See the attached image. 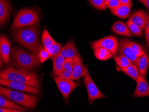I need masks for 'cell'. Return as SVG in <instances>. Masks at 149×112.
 I'll use <instances>...</instances> for the list:
<instances>
[{"label":"cell","instance_id":"6da1fadb","mask_svg":"<svg viewBox=\"0 0 149 112\" xmlns=\"http://www.w3.org/2000/svg\"><path fill=\"white\" fill-rule=\"evenodd\" d=\"M13 37L20 46L38 56L42 46L40 39V30L38 24L16 28L12 32Z\"/></svg>","mask_w":149,"mask_h":112},{"label":"cell","instance_id":"7a4b0ae2","mask_svg":"<svg viewBox=\"0 0 149 112\" xmlns=\"http://www.w3.org/2000/svg\"><path fill=\"white\" fill-rule=\"evenodd\" d=\"M11 64L12 66L26 72L33 71L40 66L38 56L30 53L17 46L11 48Z\"/></svg>","mask_w":149,"mask_h":112},{"label":"cell","instance_id":"3957f363","mask_svg":"<svg viewBox=\"0 0 149 112\" xmlns=\"http://www.w3.org/2000/svg\"><path fill=\"white\" fill-rule=\"evenodd\" d=\"M0 78L12 81L33 85L41 88L39 77L34 72L9 67L1 72Z\"/></svg>","mask_w":149,"mask_h":112},{"label":"cell","instance_id":"277c9868","mask_svg":"<svg viewBox=\"0 0 149 112\" xmlns=\"http://www.w3.org/2000/svg\"><path fill=\"white\" fill-rule=\"evenodd\" d=\"M0 95L28 109L35 108L38 102V99L36 96L26 94L17 90L8 89L2 86L0 87Z\"/></svg>","mask_w":149,"mask_h":112},{"label":"cell","instance_id":"5b68a950","mask_svg":"<svg viewBox=\"0 0 149 112\" xmlns=\"http://www.w3.org/2000/svg\"><path fill=\"white\" fill-rule=\"evenodd\" d=\"M39 15L33 9H24L19 11L15 17L11 29L27 27L38 24Z\"/></svg>","mask_w":149,"mask_h":112},{"label":"cell","instance_id":"8992f818","mask_svg":"<svg viewBox=\"0 0 149 112\" xmlns=\"http://www.w3.org/2000/svg\"><path fill=\"white\" fill-rule=\"evenodd\" d=\"M53 78L65 101L68 100L72 92L79 86L78 82L74 81L71 79L57 76H54Z\"/></svg>","mask_w":149,"mask_h":112},{"label":"cell","instance_id":"52a82bcc","mask_svg":"<svg viewBox=\"0 0 149 112\" xmlns=\"http://www.w3.org/2000/svg\"><path fill=\"white\" fill-rule=\"evenodd\" d=\"M84 83L88 92V101L90 104H92L94 101L99 99L106 97L94 82L87 67H86V74L84 77Z\"/></svg>","mask_w":149,"mask_h":112},{"label":"cell","instance_id":"ba28073f","mask_svg":"<svg viewBox=\"0 0 149 112\" xmlns=\"http://www.w3.org/2000/svg\"><path fill=\"white\" fill-rule=\"evenodd\" d=\"M91 48L93 50L96 47H102L110 51L113 56H117L118 51L119 42L117 38L113 36L106 37L90 43Z\"/></svg>","mask_w":149,"mask_h":112},{"label":"cell","instance_id":"9c48e42d","mask_svg":"<svg viewBox=\"0 0 149 112\" xmlns=\"http://www.w3.org/2000/svg\"><path fill=\"white\" fill-rule=\"evenodd\" d=\"M0 84L3 86L10 88L13 90H17L21 92H25L32 93L35 95L40 94L41 88L37 87L35 86L12 81L4 79L1 78Z\"/></svg>","mask_w":149,"mask_h":112},{"label":"cell","instance_id":"30bf717a","mask_svg":"<svg viewBox=\"0 0 149 112\" xmlns=\"http://www.w3.org/2000/svg\"><path fill=\"white\" fill-rule=\"evenodd\" d=\"M131 41L127 38L120 39L119 45L118 53L119 55H123L129 58L133 64L138 67L140 57L137 56L134 53L131 46Z\"/></svg>","mask_w":149,"mask_h":112},{"label":"cell","instance_id":"8fae6325","mask_svg":"<svg viewBox=\"0 0 149 112\" xmlns=\"http://www.w3.org/2000/svg\"><path fill=\"white\" fill-rule=\"evenodd\" d=\"M74 64L71 76V79L74 81H78L84 77L86 74V67L84 64L82 59L79 53L74 56Z\"/></svg>","mask_w":149,"mask_h":112},{"label":"cell","instance_id":"7c38bea8","mask_svg":"<svg viewBox=\"0 0 149 112\" xmlns=\"http://www.w3.org/2000/svg\"><path fill=\"white\" fill-rule=\"evenodd\" d=\"M11 52V44L9 39L4 35H1L0 37V54L1 58L5 63H8L10 62Z\"/></svg>","mask_w":149,"mask_h":112},{"label":"cell","instance_id":"4fadbf2b","mask_svg":"<svg viewBox=\"0 0 149 112\" xmlns=\"http://www.w3.org/2000/svg\"><path fill=\"white\" fill-rule=\"evenodd\" d=\"M137 82V86L134 93L135 97H149V85L146 78L140 76Z\"/></svg>","mask_w":149,"mask_h":112},{"label":"cell","instance_id":"5bb4252c","mask_svg":"<svg viewBox=\"0 0 149 112\" xmlns=\"http://www.w3.org/2000/svg\"><path fill=\"white\" fill-rule=\"evenodd\" d=\"M147 20L146 12L143 10H138L131 15L129 21L137 25L143 30L145 28Z\"/></svg>","mask_w":149,"mask_h":112},{"label":"cell","instance_id":"9a60e30c","mask_svg":"<svg viewBox=\"0 0 149 112\" xmlns=\"http://www.w3.org/2000/svg\"><path fill=\"white\" fill-rule=\"evenodd\" d=\"M10 6L8 0H0V25L6 23L10 14Z\"/></svg>","mask_w":149,"mask_h":112},{"label":"cell","instance_id":"2e32d148","mask_svg":"<svg viewBox=\"0 0 149 112\" xmlns=\"http://www.w3.org/2000/svg\"><path fill=\"white\" fill-rule=\"evenodd\" d=\"M78 53L77 49L73 41L70 40L63 46L59 54L66 58H72Z\"/></svg>","mask_w":149,"mask_h":112},{"label":"cell","instance_id":"e0dca14e","mask_svg":"<svg viewBox=\"0 0 149 112\" xmlns=\"http://www.w3.org/2000/svg\"><path fill=\"white\" fill-rule=\"evenodd\" d=\"M112 30L114 33L120 35L131 37L132 36V33L128 26L123 22H116L112 27Z\"/></svg>","mask_w":149,"mask_h":112},{"label":"cell","instance_id":"ac0fdd59","mask_svg":"<svg viewBox=\"0 0 149 112\" xmlns=\"http://www.w3.org/2000/svg\"><path fill=\"white\" fill-rule=\"evenodd\" d=\"M149 67V55L145 53L140 57L138 68L140 76L146 78L147 71Z\"/></svg>","mask_w":149,"mask_h":112},{"label":"cell","instance_id":"d6986e66","mask_svg":"<svg viewBox=\"0 0 149 112\" xmlns=\"http://www.w3.org/2000/svg\"><path fill=\"white\" fill-rule=\"evenodd\" d=\"M10 100L7 98L3 96H0V107L5 108L11 109L19 110L21 112H26L27 111L24 107L20 106L18 104L15 103L11 102Z\"/></svg>","mask_w":149,"mask_h":112},{"label":"cell","instance_id":"ffe728a7","mask_svg":"<svg viewBox=\"0 0 149 112\" xmlns=\"http://www.w3.org/2000/svg\"><path fill=\"white\" fill-rule=\"evenodd\" d=\"M65 61V58L59 54L52 61L53 65L52 73L54 76L57 77L60 76L63 69V64Z\"/></svg>","mask_w":149,"mask_h":112},{"label":"cell","instance_id":"44dd1931","mask_svg":"<svg viewBox=\"0 0 149 112\" xmlns=\"http://www.w3.org/2000/svg\"><path fill=\"white\" fill-rule=\"evenodd\" d=\"M74 64V58H65L62 72L59 77L71 79V74Z\"/></svg>","mask_w":149,"mask_h":112},{"label":"cell","instance_id":"7402d4cb","mask_svg":"<svg viewBox=\"0 0 149 112\" xmlns=\"http://www.w3.org/2000/svg\"><path fill=\"white\" fill-rule=\"evenodd\" d=\"M94 54L98 60L105 61L109 60L113 57L112 53L106 48L98 47L93 49Z\"/></svg>","mask_w":149,"mask_h":112},{"label":"cell","instance_id":"603a6c76","mask_svg":"<svg viewBox=\"0 0 149 112\" xmlns=\"http://www.w3.org/2000/svg\"><path fill=\"white\" fill-rule=\"evenodd\" d=\"M131 6L132 5H121L111 12L113 15L120 18L126 19L130 14Z\"/></svg>","mask_w":149,"mask_h":112},{"label":"cell","instance_id":"cb8c5ba5","mask_svg":"<svg viewBox=\"0 0 149 112\" xmlns=\"http://www.w3.org/2000/svg\"><path fill=\"white\" fill-rule=\"evenodd\" d=\"M120 70L123 71L125 75L130 77L134 81H137L140 77L139 69L138 67L134 64H133L130 65L127 67L123 68Z\"/></svg>","mask_w":149,"mask_h":112},{"label":"cell","instance_id":"d4e9b609","mask_svg":"<svg viewBox=\"0 0 149 112\" xmlns=\"http://www.w3.org/2000/svg\"><path fill=\"white\" fill-rule=\"evenodd\" d=\"M42 40L43 47L48 50L55 42L47 30L45 29L42 33Z\"/></svg>","mask_w":149,"mask_h":112},{"label":"cell","instance_id":"484cf974","mask_svg":"<svg viewBox=\"0 0 149 112\" xmlns=\"http://www.w3.org/2000/svg\"><path fill=\"white\" fill-rule=\"evenodd\" d=\"M114 59L120 69L125 68L133 64L129 58L123 55L116 56L114 58Z\"/></svg>","mask_w":149,"mask_h":112},{"label":"cell","instance_id":"4316f807","mask_svg":"<svg viewBox=\"0 0 149 112\" xmlns=\"http://www.w3.org/2000/svg\"><path fill=\"white\" fill-rule=\"evenodd\" d=\"M61 49V44L58 43L56 42H55L51 46L48 51L51 56L50 58L52 61H53L56 58V57L59 54Z\"/></svg>","mask_w":149,"mask_h":112},{"label":"cell","instance_id":"83f0119b","mask_svg":"<svg viewBox=\"0 0 149 112\" xmlns=\"http://www.w3.org/2000/svg\"><path fill=\"white\" fill-rule=\"evenodd\" d=\"M126 24L132 34L139 37H143V31L138 26L129 20L127 22Z\"/></svg>","mask_w":149,"mask_h":112},{"label":"cell","instance_id":"f1b7e54d","mask_svg":"<svg viewBox=\"0 0 149 112\" xmlns=\"http://www.w3.org/2000/svg\"><path fill=\"white\" fill-rule=\"evenodd\" d=\"M131 46L134 53L139 57H140L146 53L143 49L136 42L131 41Z\"/></svg>","mask_w":149,"mask_h":112},{"label":"cell","instance_id":"f546056e","mask_svg":"<svg viewBox=\"0 0 149 112\" xmlns=\"http://www.w3.org/2000/svg\"><path fill=\"white\" fill-rule=\"evenodd\" d=\"M92 6L95 8L100 10H106V5L104 0H89Z\"/></svg>","mask_w":149,"mask_h":112},{"label":"cell","instance_id":"4dcf8cb0","mask_svg":"<svg viewBox=\"0 0 149 112\" xmlns=\"http://www.w3.org/2000/svg\"><path fill=\"white\" fill-rule=\"evenodd\" d=\"M38 57L40 62L42 63L45 62L46 61L48 60V58H50L51 56L48 50L43 47L39 51Z\"/></svg>","mask_w":149,"mask_h":112},{"label":"cell","instance_id":"1f68e13d","mask_svg":"<svg viewBox=\"0 0 149 112\" xmlns=\"http://www.w3.org/2000/svg\"><path fill=\"white\" fill-rule=\"evenodd\" d=\"M121 5L120 0H110V1L106 5V6L112 11L117 9Z\"/></svg>","mask_w":149,"mask_h":112},{"label":"cell","instance_id":"d6a6232c","mask_svg":"<svg viewBox=\"0 0 149 112\" xmlns=\"http://www.w3.org/2000/svg\"><path fill=\"white\" fill-rule=\"evenodd\" d=\"M0 112H21L16 109H11L5 108L0 107Z\"/></svg>","mask_w":149,"mask_h":112},{"label":"cell","instance_id":"836d02e7","mask_svg":"<svg viewBox=\"0 0 149 112\" xmlns=\"http://www.w3.org/2000/svg\"><path fill=\"white\" fill-rule=\"evenodd\" d=\"M121 5H132L131 0H120Z\"/></svg>","mask_w":149,"mask_h":112},{"label":"cell","instance_id":"e575fe53","mask_svg":"<svg viewBox=\"0 0 149 112\" xmlns=\"http://www.w3.org/2000/svg\"><path fill=\"white\" fill-rule=\"evenodd\" d=\"M139 1L149 9V0H139Z\"/></svg>","mask_w":149,"mask_h":112},{"label":"cell","instance_id":"d590c367","mask_svg":"<svg viewBox=\"0 0 149 112\" xmlns=\"http://www.w3.org/2000/svg\"><path fill=\"white\" fill-rule=\"evenodd\" d=\"M145 36L146 41H149V29L145 30Z\"/></svg>","mask_w":149,"mask_h":112},{"label":"cell","instance_id":"8d00e7d4","mask_svg":"<svg viewBox=\"0 0 149 112\" xmlns=\"http://www.w3.org/2000/svg\"><path fill=\"white\" fill-rule=\"evenodd\" d=\"M146 29H149V14L147 17V22H146V26L144 30H146Z\"/></svg>","mask_w":149,"mask_h":112},{"label":"cell","instance_id":"74e56055","mask_svg":"<svg viewBox=\"0 0 149 112\" xmlns=\"http://www.w3.org/2000/svg\"><path fill=\"white\" fill-rule=\"evenodd\" d=\"M110 1V0H104V2H105V5L108 4V2Z\"/></svg>","mask_w":149,"mask_h":112},{"label":"cell","instance_id":"f35d334b","mask_svg":"<svg viewBox=\"0 0 149 112\" xmlns=\"http://www.w3.org/2000/svg\"><path fill=\"white\" fill-rule=\"evenodd\" d=\"M147 45H148V47L149 48V41L147 42Z\"/></svg>","mask_w":149,"mask_h":112}]
</instances>
